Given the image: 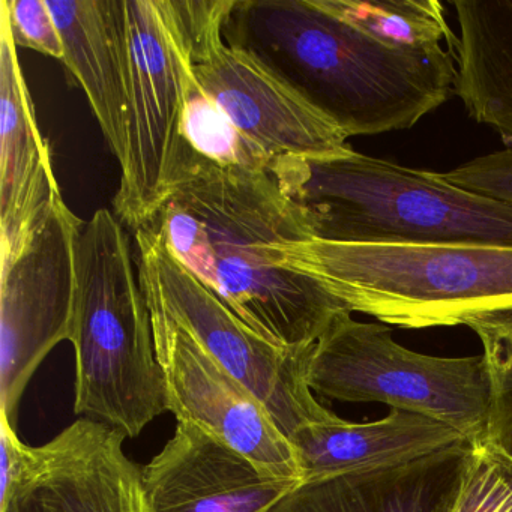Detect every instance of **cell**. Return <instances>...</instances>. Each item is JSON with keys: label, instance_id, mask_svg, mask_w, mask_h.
<instances>
[{"label": "cell", "instance_id": "16", "mask_svg": "<svg viewBox=\"0 0 512 512\" xmlns=\"http://www.w3.org/2000/svg\"><path fill=\"white\" fill-rule=\"evenodd\" d=\"M65 67L82 86L119 166L127 158V44L122 0H47Z\"/></svg>", "mask_w": 512, "mask_h": 512}, {"label": "cell", "instance_id": "11", "mask_svg": "<svg viewBox=\"0 0 512 512\" xmlns=\"http://www.w3.org/2000/svg\"><path fill=\"white\" fill-rule=\"evenodd\" d=\"M149 310L176 421L196 425L268 475L302 482L295 448L262 401L167 314L151 305Z\"/></svg>", "mask_w": 512, "mask_h": 512}, {"label": "cell", "instance_id": "3", "mask_svg": "<svg viewBox=\"0 0 512 512\" xmlns=\"http://www.w3.org/2000/svg\"><path fill=\"white\" fill-rule=\"evenodd\" d=\"M269 175L311 238L335 244L512 247V206L352 148L280 158Z\"/></svg>", "mask_w": 512, "mask_h": 512}, {"label": "cell", "instance_id": "8", "mask_svg": "<svg viewBox=\"0 0 512 512\" xmlns=\"http://www.w3.org/2000/svg\"><path fill=\"white\" fill-rule=\"evenodd\" d=\"M127 44V158L113 199L137 230L166 200L182 148L191 55L173 0H122Z\"/></svg>", "mask_w": 512, "mask_h": 512}, {"label": "cell", "instance_id": "12", "mask_svg": "<svg viewBox=\"0 0 512 512\" xmlns=\"http://www.w3.org/2000/svg\"><path fill=\"white\" fill-rule=\"evenodd\" d=\"M151 512H271L301 481L253 461L188 422L142 469Z\"/></svg>", "mask_w": 512, "mask_h": 512}, {"label": "cell", "instance_id": "24", "mask_svg": "<svg viewBox=\"0 0 512 512\" xmlns=\"http://www.w3.org/2000/svg\"><path fill=\"white\" fill-rule=\"evenodd\" d=\"M440 175L463 190L512 206V146Z\"/></svg>", "mask_w": 512, "mask_h": 512}, {"label": "cell", "instance_id": "9", "mask_svg": "<svg viewBox=\"0 0 512 512\" xmlns=\"http://www.w3.org/2000/svg\"><path fill=\"white\" fill-rule=\"evenodd\" d=\"M178 4V2H176ZM235 0H179L191 73L236 133L269 163L350 148L349 137L259 61L227 46L223 26Z\"/></svg>", "mask_w": 512, "mask_h": 512}, {"label": "cell", "instance_id": "7", "mask_svg": "<svg viewBox=\"0 0 512 512\" xmlns=\"http://www.w3.org/2000/svg\"><path fill=\"white\" fill-rule=\"evenodd\" d=\"M134 235L137 274L148 305L167 314L247 386L289 440L307 425L338 418L308 386L313 344L284 347L260 337L170 253L158 233L140 227Z\"/></svg>", "mask_w": 512, "mask_h": 512}, {"label": "cell", "instance_id": "6", "mask_svg": "<svg viewBox=\"0 0 512 512\" xmlns=\"http://www.w3.org/2000/svg\"><path fill=\"white\" fill-rule=\"evenodd\" d=\"M307 382L322 397L419 413L455 428L470 445L487 442L484 355H422L398 344L385 323L358 322L344 311L313 344Z\"/></svg>", "mask_w": 512, "mask_h": 512}, {"label": "cell", "instance_id": "14", "mask_svg": "<svg viewBox=\"0 0 512 512\" xmlns=\"http://www.w3.org/2000/svg\"><path fill=\"white\" fill-rule=\"evenodd\" d=\"M59 199L17 46L0 17V265L19 254Z\"/></svg>", "mask_w": 512, "mask_h": 512}, {"label": "cell", "instance_id": "26", "mask_svg": "<svg viewBox=\"0 0 512 512\" xmlns=\"http://www.w3.org/2000/svg\"><path fill=\"white\" fill-rule=\"evenodd\" d=\"M0 512H43L35 502L34 497L28 491L20 488L16 496L8 502V505Z\"/></svg>", "mask_w": 512, "mask_h": 512}, {"label": "cell", "instance_id": "5", "mask_svg": "<svg viewBox=\"0 0 512 512\" xmlns=\"http://www.w3.org/2000/svg\"><path fill=\"white\" fill-rule=\"evenodd\" d=\"M136 269L122 221L109 209L95 212L77 241L74 413L127 439L169 412L151 310Z\"/></svg>", "mask_w": 512, "mask_h": 512}, {"label": "cell", "instance_id": "18", "mask_svg": "<svg viewBox=\"0 0 512 512\" xmlns=\"http://www.w3.org/2000/svg\"><path fill=\"white\" fill-rule=\"evenodd\" d=\"M460 25L454 94L512 146V0L452 2Z\"/></svg>", "mask_w": 512, "mask_h": 512}, {"label": "cell", "instance_id": "10", "mask_svg": "<svg viewBox=\"0 0 512 512\" xmlns=\"http://www.w3.org/2000/svg\"><path fill=\"white\" fill-rule=\"evenodd\" d=\"M83 223L62 197L19 254L0 265V415L14 427L35 371L70 341Z\"/></svg>", "mask_w": 512, "mask_h": 512}, {"label": "cell", "instance_id": "19", "mask_svg": "<svg viewBox=\"0 0 512 512\" xmlns=\"http://www.w3.org/2000/svg\"><path fill=\"white\" fill-rule=\"evenodd\" d=\"M331 16L395 50L457 52L458 40L437 0H316Z\"/></svg>", "mask_w": 512, "mask_h": 512}, {"label": "cell", "instance_id": "22", "mask_svg": "<svg viewBox=\"0 0 512 512\" xmlns=\"http://www.w3.org/2000/svg\"><path fill=\"white\" fill-rule=\"evenodd\" d=\"M442 512H512V461L490 443L470 445Z\"/></svg>", "mask_w": 512, "mask_h": 512}, {"label": "cell", "instance_id": "23", "mask_svg": "<svg viewBox=\"0 0 512 512\" xmlns=\"http://www.w3.org/2000/svg\"><path fill=\"white\" fill-rule=\"evenodd\" d=\"M0 17L7 22L17 47L64 59V44L47 0H0Z\"/></svg>", "mask_w": 512, "mask_h": 512}, {"label": "cell", "instance_id": "20", "mask_svg": "<svg viewBox=\"0 0 512 512\" xmlns=\"http://www.w3.org/2000/svg\"><path fill=\"white\" fill-rule=\"evenodd\" d=\"M199 161L269 173L266 158L236 133L223 110L202 91L191 73L182 118L181 155L176 173L185 164Z\"/></svg>", "mask_w": 512, "mask_h": 512}, {"label": "cell", "instance_id": "21", "mask_svg": "<svg viewBox=\"0 0 512 512\" xmlns=\"http://www.w3.org/2000/svg\"><path fill=\"white\" fill-rule=\"evenodd\" d=\"M490 374L487 443L512 461V314L470 323Z\"/></svg>", "mask_w": 512, "mask_h": 512}, {"label": "cell", "instance_id": "25", "mask_svg": "<svg viewBox=\"0 0 512 512\" xmlns=\"http://www.w3.org/2000/svg\"><path fill=\"white\" fill-rule=\"evenodd\" d=\"M31 451L32 446L17 436V428L0 415V511L22 487Z\"/></svg>", "mask_w": 512, "mask_h": 512}, {"label": "cell", "instance_id": "1", "mask_svg": "<svg viewBox=\"0 0 512 512\" xmlns=\"http://www.w3.org/2000/svg\"><path fill=\"white\" fill-rule=\"evenodd\" d=\"M142 227L158 233L188 271L277 346H311L350 311L319 281L272 262L269 245L313 238L269 173L185 164Z\"/></svg>", "mask_w": 512, "mask_h": 512}, {"label": "cell", "instance_id": "13", "mask_svg": "<svg viewBox=\"0 0 512 512\" xmlns=\"http://www.w3.org/2000/svg\"><path fill=\"white\" fill-rule=\"evenodd\" d=\"M118 431L79 418L32 448L23 490L43 512H151L142 470Z\"/></svg>", "mask_w": 512, "mask_h": 512}, {"label": "cell", "instance_id": "17", "mask_svg": "<svg viewBox=\"0 0 512 512\" xmlns=\"http://www.w3.org/2000/svg\"><path fill=\"white\" fill-rule=\"evenodd\" d=\"M469 446L392 469L302 482L271 512H442Z\"/></svg>", "mask_w": 512, "mask_h": 512}, {"label": "cell", "instance_id": "2", "mask_svg": "<svg viewBox=\"0 0 512 512\" xmlns=\"http://www.w3.org/2000/svg\"><path fill=\"white\" fill-rule=\"evenodd\" d=\"M223 37L347 137L409 130L454 94L457 52L391 49L316 0H235Z\"/></svg>", "mask_w": 512, "mask_h": 512}, {"label": "cell", "instance_id": "4", "mask_svg": "<svg viewBox=\"0 0 512 512\" xmlns=\"http://www.w3.org/2000/svg\"><path fill=\"white\" fill-rule=\"evenodd\" d=\"M272 262L308 275L355 313L403 329L469 326L512 314V247L269 245Z\"/></svg>", "mask_w": 512, "mask_h": 512}, {"label": "cell", "instance_id": "15", "mask_svg": "<svg viewBox=\"0 0 512 512\" xmlns=\"http://www.w3.org/2000/svg\"><path fill=\"white\" fill-rule=\"evenodd\" d=\"M302 482L404 466L446 449L467 445L455 428L401 409L373 422L311 424L293 436Z\"/></svg>", "mask_w": 512, "mask_h": 512}]
</instances>
